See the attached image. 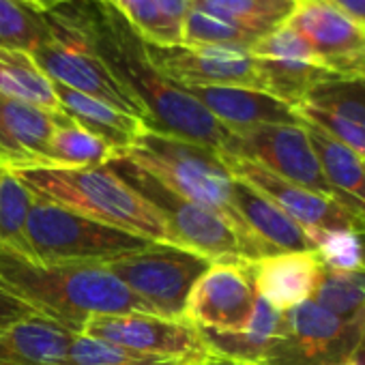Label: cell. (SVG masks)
Instances as JSON below:
<instances>
[{"instance_id": "cell-1", "label": "cell", "mask_w": 365, "mask_h": 365, "mask_svg": "<svg viewBox=\"0 0 365 365\" xmlns=\"http://www.w3.org/2000/svg\"><path fill=\"white\" fill-rule=\"evenodd\" d=\"M67 9L106 67L142 103L150 129L224 153L232 131L153 65L144 41L114 9L101 0H71Z\"/></svg>"}, {"instance_id": "cell-2", "label": "cell", "mask_w": 365, "mask_h": 365, "mask_svg": "<svg viewBox=\"0 0 365 365\" xmlns=\"http://www.w3.org/2000/svg\"><path fill=\"white\" fill-rule=\"evenodd\" d=\"M0 279L71 333H82L91 316L155 314L106 264L41 262L0 247Z\"/></svg>"}, {"instance_id": "cell-3", "label": "cell", "mask_w": 365, "mask_h": 365, "mask_svg": "<svg viewBox=\"0 0 365 365\" xmlns=\"http://www.w3.org/2000/svg\"><path fill=\"white\" fill-rule=\"evenodd\" d=\"M14 172L39 200L61 205L106 226L138 235L150 243L176 245L159 211L110 165L93 168H16ZM178 247V245H176Z\"/></svg>"}, {"instance_id": "cell-4", "label": "cell", "mask_w": 365, "mask_h": 365, "mask_svg": "<svg viewBox=\"0 0 365 365\" xmlns=\"http://www.w3.org/2000/svg\"><path fill=\"white\" fill-rule=\"evenodd\" d=\"M116 159H127L129 163L142 168L178 196L220 211L245 239L262 247L269 256L275 254L237 215L232 205L235 176L222 153L198 142L146 129L129 148L120 150Z\"/></svg>"}, {"instance_id": "cell-5", "label": "cell", "mask_w": 365, "mask_h": 365, "mask_svg": "<svg viewBox=\"0 0 365 365\" xmlns=\"http://www.w3.org/2000/svg\"><path fill=\"white\" fill-rule=\"evenodd\" d=\"M123 180L142 194L170 226L176 245L200 254L211 262L220 260H258L269 256L262 247L245 239L239 228L220 211L198 205L168 190L157 178L127 159H114L108 163Z\"/></svg>"}, {"instance_id": "cell-6", "label": "cell", "mask_w": 365, "mask_h": 365, "mask_svg": "<svg viewBox=\"0 0 365 365\" xmlns=\"http://www.w3.org/2000/svg\"><path fill=\"white\" fill-rule=\"evenodd\" d=\"M29 256L41 262H82L108 264L131 256L150 241L106 226L61 205L35 198L26 222Z\"/></svg>"}, {"instance_id": "cell-7", "label": "cell", "mask_w": 365, "mask_h": 365, "mask_svg": "<svg viewBox=\"0 0 365 365\" xmlns=\"http://www.w3.org/2000/svg\"><path fill=\"white\" fill-rule=\"evenodd\" d=\"M48 39L31 54L35 65L56 84L110 103L148 125L142 103L106 67L73 20L67 3L48 11Z\"/></svg>"}, {"instance_id": "cell-8", "label": "cell", "mask_w": 365, "mask_h": 365, "mask_svg": "<svg viewBox=\"0 0 365 365\" xmlns=\"http://www.w3.org/2000/svg\"><path fill=\"white\" fill-rule=\"evenodd\" d=\"M157 316L182 320L187 294L211 260L176 245L150 243L146 250L106 264Z\"/></svg>"}, {"instance_id": "cell-9", "label": "cell", "mask_w": 365, "mask_h": 365, "mask_svg": "<svg viewBox=\"0 0 365 365\" xmlns=\"http://www.w3.org/2000/svg\"><path fill=\"white\" fill-rule=\"evenodd\" d=\"M82 333L133 352L163 359L172 365H207L215 359L194 324L157 314L129 312L91 316L84 322Z\"/></svg>"}, {"instance_id": "cell-10", "label": "cell", "mask_w": 365, "mask_h": 365, "mask_svg": "<svg viewBox=\"0 0 365 365\" xmlns=\"http://www.w3.org/2000/svg\"><path fill=\"white\" fill-rule=\"evenodd\" d=\"M359 335L361 320H341L307 299L286 312V329L260 365H344Z\"/></svg>"}, {"instance_id": "cell-11", "label": "cell", "mask_w": 365, "mask_h": 365, "mask_svg": "<svg viewBox=\"0 0 365 365\" xmlns=\"http://www.w3.org/2000/svg\"><path fill=\"white\" fill-rule=\"evenodd\" d=\"M230 131L232 135L224 148V155L250 159L299 187L335 200L303 123L258 125Z\"/></svg>"}, {"instance_id": "cell-12", "label": "cell", "mask_w": 365, "mask_h": 365, "mask_svg": "<svg viewBox=\"0 0 365 365\" xmlns=\"http://www.w3.org/2000/svg\"><path fill=\"white\" fill-rule=\"evenodd\" d=\"M258 292L250 260H220L192 286L182 320L198 331L241 333L247 329Z\"/></svg>"}, {"instance_id": "cell-13", "label": "cell", "mask_w": 365, "mask_h": 365, "mask_svg": "<svg viewBox=\"0 0 365 365\" xmlns=\"http://www.w3.org/2000/svg\"><path fill=\"white\" fill-rule=\"evenodd\" d=\"M286 24L305 39L322 69L337 78H365V26L331 0H294Z\"/></svg>"}, {"instance_id": "cell-14", "label": "cell", "mask_w": 365, "mask_h": 365, "mask_svg": "<svg viewBox=\"0 0 365 365\" xmlns=\"http://www.w3.org/2000/svg\"><path fill=\"white\" fill-rule=\"evenodd\" d=\"M224 161L235 178L247 182L250 187L260 192L273 205H277L286 215H290L312 239L322 232H365V222L348 213L335 200L299 187L294 182L264 170L262 165L224 155Z\"/></svg>"}, {"instance_id": "cell-15", "label": "cell", "mask_w": 365, "mask_h": 365, "mask_svg": "<svg viewBox=\"0 0 365 365\" xmlns=\"http://www.w3.org/2000/svg\"><path fill=\"white\" fill-rule=\"evenodd\" d=\"M146 46L153 65L174 84L187 86H243L262 91L256 61L250 50L226 46ZM264 93V91H262Z\"/></svg>"}, {"instance_id": "cell-16", "label": "cell", "mask_w": 365, "mask_h": 365, "mask_svg": "<svg viewBox=\"0 0 365 365\" xmlns=\"http://www.w3.org/2000/svg\"><path fill=\"white\" fill-rule=\"evenodd\" d=\"M250 52L256 61L262 91L292 108L316 84L335 78L316 63L305 39L288 24L260 37Z\"/></svg>"}, {"instance_id": "cell-17", "label": "cell", "mask_w": 365, "mask_h": 365, "mask_svg": "<svg viewBox=\"0 0 365 365\" xmlns=\"http://www.w3.org/2000/svg\"><path fill=\"white\" fill-rule=\"evenodd\" d=\"M301 120L322 129L365 159V78H331L294 108Z\"/></svg>"}, {"instance_id": "cell-18", "label": "cell", "mask_w": 365, "mask_h": 365, "mask_svg": "<svg viewBox=\"0 0 365 365\" xmlns=\"http://www.w3.org/2000/svg\"><path fill=\"white\" fill-rule=\"evenodd\" d=\"M65 118L63 112L0 95V168H46L50 138Z\"/></svg>"}, {"instance_id": "cell-19", "label": "cell", "mask_w": 365, "mask_h": 365, "mask_svg": "<svg viewBox=\"0 0 365 365\" xmlns=\"http://www.w3.org/2000/svg\"><path fill=\"white\" fill-rule=\"evenodd\" d=\"M252 275L258 297L288 312L312 299L322 275V260L318 252H279L254 260Z\"/></svg>"}, {"instance_id": "cell-20", "label": "cell", "mask_w": 365, "mask_h": 365, "mask_svg": "<svg viewBox=\"0 0 365 365\" xmlns=\"http://www.w3.org/2000/svg\"><path fill=\"white\" fill-rule=\"evenodd\" d=\"M185 91L228 129L303 123L292 106L262 91L243 86H187Z\"/></svg>"}, {"instance_id": "cell-21", "label": "cell", "mask_w": 365, "mask_h": 365, "mask_svg": "<svg viewBox=\"0 0 365 365\" xmlns=\"http://www.w3.org/2000/svg\"><path fill=\"white\" fill-rule=\"evenodd\" d=\"M232 205L243 224L275 254L316 252L314 239L290 215L239 178H235Z\"/></svg>"}, {"instance_id": "cell-22", "label": "cell", "mask_w": 365, "mask_h": 365, "mask_svg": "<svg viewBox=\"0 0 365 365\" xmlns=\"http://www.w3.org/2000/svg\"><path fill=\"white\" fill-rule=\"evenodd\" d=\"M303 127L309 135V142L316 150L324 178L333 192L337 205H341L348 213L356 215L365 222V172L363 157L352 148L331 138L322 129L303 120Z\"/></svg>"}, {"instance_id": "cell-23", "label": "cell", "mask_w": 365, "mask_h": 365, "mask_svg": "<svg viewBox=\"0 0 365 365\" xmlns=\"http://www.w3.org/2000/svg\"><path fill=\"white\" fill-rule=\"evenodd\" d=\"M50 318H29L0 329V365H58L71 337Z\"/></svg>"}, {"instance_id": "cell-24", "label": "cell", "mask_w": 365, "mask_h": 365, "mask_svg": "<svg viewBox=\"0 0 365 365\" xmlns=\"http://www.w3.org/2000/svg\"><path fill=\"white\" fill-rule=\"evenodd\" d=\"M52 86L63 114H67L71 120H76L80 127L95 133L110 146H114L118 153L129 148L146 129H150L142 118H135L110 103H103L56 82H52Z\"/></svg>"}, {"instance_id": "cell-25", "label": "cell", "mask_w": 365, "mask_h": 365, "mask_svg": "<svg viewBox=\"0 0 365 365\" xmlns=\"http://www.w3.org/2000/svg\"><path fill=\"white\" fill-rule=\"evenodd\" d=\"M148 46L182 43V22L190 0H101Z\"/></svg>"}, {"instance_id": "cell-26", "label": "cell", "mask_w": 365, "mask_h": 365, "mask_svg": "<svg viewBox=\"0 0 365 365\" xmlns=\"http://www.w3.org/2000/svg\"><path fill=\"white\" fill-rule=\"evenodd\" d=\"M0 95L52 112H63L52 80L35 65L26 52L0 48Z\"/></svg>"}, {"instance_id": "cell-27", "label": "cell", "mask_w": 365, "mask_h": 365, "mask_svg": "<svg viewBox=\"0 0 365 365\" xmlns=\"http://www.w3.org/2000/svg\"><path fill=\"white\" fill-rule=\"evenodd\" d=\"M118 157V150L80 127L69 116L54 129L48 144L46 168H93L108 165Z\"/></svg>"}, {"instance_id": "cell-28", "label": "cell", "mask_w": 365, "mask_h": 365, "mask_svg": "<svg viewBox=\"0 0 365 365\" xmlns=\"http://www.w3.org/2000/svg\"><path fill=\"white\" fill-rule=\"evenodd\" d=\"M190 5L222 16L260 37L286 24L294 0H190Z\"/></svg>"}, {"instance_id": "cell-29", "label": "cell", "mask_w": 365, "mask_h": 365, "mask_svg": "<svg viewBox=\"0 0 365 365\" xmlns=\"http://www.w3.org/2000/svg\"><path fill=\"white\" fill-rule=\"evenodd\" d=\"M312 301L341 320H361L365 314V271H337L322 264Z\"/></svg>"}, {"instance_id": "cell-30", "label": "cell", "mask_w": 365, "mask_h": 365, "mask_svg": "<svg viewBox=\"0 0 365 365\" xmlns=\"http://www.w3.org/2000/svg\"><path fill=\"white\" fill-rule=\"evenodd\" d=\"M35 196L9 170L0 168V247L29 256L26 222Z\"/></svg>"}, {"instance_id": "cell-31", "label": "cell", "mask_w": 365, "mask_h": 365, "mask_svg": "<svg viewBox=\"0 0 365 365\" xmlns=\"http://www.w3.org/2000/svg\"><path fill=\"white\" fill-rule=\"evenodd\" d=\"M48 18L26 0H0V48L33 54L48 39Z\"/></svg>"}, {"instance_id": "cell-32", "label": "cell", "mask_w": 365, "mask_h": 365, "mask_svg": "<svg viewBox=\"0 0 365 365\" xmlns=\"http://www.w3.org/2000/svg\"><path fill=\"white\" fill-rule=\"evenodd\" d=\"M260 35L222 18L196 5L187 7L185 22H182V43L192 46H226L252 50Z\"/></svg>"}, {"instance_id": "cell-33", "label": "cell", "mask_w": 365, "mask_h": 365, "mask_svg": "<svg viewBox=\"0 0 365 365\" xmlns=\"http://www.w3.org/2000/svg\"><path fill=\"white\" fill-rule=\"evenodd\" d=\"M58 365H172V363L114 346L110 341L84 333H76Z\"/></svg>"}, {"instance_id": "cell-34", "label": "cell", "mask_w": 365, "mask_h": 365, "mask_svg": "<svg viewBox=\"0 0 365 365\" xmlns=\"http://www.w3.org/2000/svg\"><path fill=\"white\" fill-rule=\"evenodd\" d=\"M324 267L337 271H365V232H322L314 237Z\"/></svg>"}, {"instance_id": "cell-35", "label": "cell", "mask_w": 365, "mask_h": 365, "mask_svg": "<svg viewBox=\"0 0 365 365\" xmlns=\"http://www.w3.org/2000/svg\"><path fill=\"white\" fill-rule=\"evenodd\" d=\"M29 318H46V316L0 279V329Z\"/></svg>"}, {"instance_id": "cell-36", "label": "cell", "mask_w": 365, "mask_h": 365, "mask_svg": "<svg viewBox=\"0 0 365 365\" xmlns=\"http://www.w3.org/2000/svg\"><path fill=\"white\" fill-rule=\"evenodd\" d=\"M341 11H346L352 20L365 26V0H331Z\"/></svg>"}, {"instance_id": "cell-37", "label": "cell", "mask_w": 365, "mask_h": 365, "mask_svg": "<svg viewBox=\"0 0 365 365\" xmlns=\"http://www.w3.org/2000/svg\"><path fill=\"white\" fill-rule=\"evenodd\" d=\"M352 363L354 365H365V314L361 318V335H359V341H356V348H354V354H352Z\"/></svg>"}, {"instance_id": "cell-38", "label": "cell", "mask_w": 365, "mask_h": 365, "mask_svg": "<svg viewBox=\"0 0 365 365\" xmlns=\"http://www.w3.org/2000/svg\"><path fill=\"white\" fill-rule=\"evenodd\" d=\"M26 3H31L33 7H37V9H41L43 14H48V11H52V9L65 5V3H71V0H26Z\"/></svg>"}, {"instance_id": "cell-39", "label": "cell", "mask_w": 365, "mask_h": 365, "mask_svg": "<svg viewBox=\"0 0 365 365\" xmlns=\"http://www.w3.org/2000/svg\"><path fill=\"white\" fill-rule=\"evenodd\" d=\"M207 365H254V363H243V361H232V359H222V356H215V359H211Z\"/></svg>"}, {"instance_id": "cell-40", "label": "cell", "mask_w": 365, "mask_h": 365, "mask_svg": "<svg viewBox=\"0 0 365 365\" xmlns=\"http://www.w3.org/2000/svg\"><path fill=\"white\" fill-rule=\"evenodd\" d=\"M344 365H354V363H352V361H348V363H344Z\"/></svg>"}, {"instance_id": "cell-41", "label": "cell", "mask_w": 365, "mask_h": 365, "mask_svg": "<svg viewBox=\"0 0 365 365\" xmlns=\"http://www.w3.org/2000/svg\"><path fill=\"white\" fill-rule=\"evenodd\" d=\"M363 172H365V159H363Z\"/></svg>"}]
</instances>
